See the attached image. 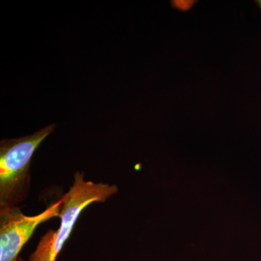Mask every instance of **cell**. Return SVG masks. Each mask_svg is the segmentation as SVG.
I'll list each match as a JSON object with an SVG mask.
<instances>
[{
  "instance_id": "cell-1",
  "label": "cell",
  "mask_w": 261,
  "mask_h": 261,
  "mask_svg": "<svg viewBox=\"0 0 261 261\" xmlns=\"http://www.w3.org/2000/svg\"><path fill=\"white\" fill-rule=\"evenodd\" d=\"M117 192L116 185L87 181L84 172H75L71 187L61 197L59 228L49 230L41 238L28 261H56L82 211L94 202H106Z\"/></svg>"
},
{
  "instance_id": "cell-2",
  "label": "cell",
  "mask_w": 261,
  "mask_h": 261,
  "mask_svg": "<svg viewBox=\"0 0 261 261\" xmlns=\"http://www.w3.org/2000/svg\"><path fill=\"white\" fill-rule=\"evenodd\" d=\"M56 124L49 125L31 135L0 142V207L16 206L29 195L33 155Z\"/></svg>"
},
{
  "instance_id": "cell-3",
  "label": "cell",
  "mask_w": 261,
  "mask_h": 261,
  "mask_svg": "<svg viewBox=\"0 0 261 261\" xmlns=\"http://www.w3.org/2000/svg\"><path fill=\"white\" fill-rule=\"evenodd\" d=\"M61 199L34 216L18 206L0 207V261H18L19 254L42 223L61 216Z\"/></svg>"
},
{
  "instance_id": "cell-4",
  "label": "cell",
  "mask_w": 261,
  "mask_h": 261,
  "mask_svg": "<svg viewBox=\"0 0 261 261\" xmlns=\"http://www.w3.org/2000/svg\"><path fill=\"white\" fill-rule=\"evenodd\" d=\"M172 5L177 10L181 11H187L195 4V1H173Z\"/></svg>"
},
{
  "instance_id": "cell-5",
  "label": "cell",
  "mask_w": 261,
  "mask_h": 261,
  "mask_svg": "<svg viewBox=\"0 0 261 261\" xmlns=\"http://www.w3.org/2000/svg\"><path fill=\"white\" fill-rule=\"evenodd\" d=\"M255 3L257 5V6L258 7L261 12V0H255Z\"/></svg>"
},
{
  "instance_id": "cell-6",
  "label": "cell",
  "mask_w": 261,
  "mask_h": 261,
  "mask_svg": "<svg viewBox=\"0 0 261 261\" xmlns=\"http://www.w3.org/2000/svg\"><path fill=\"white\" fill-rule=\"evenodd\" d=\"M18 261H27V260H24L23 257H19Z\"/></svg>"
}]
</instances>
